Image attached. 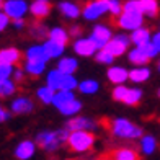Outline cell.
Returning <instances> with one entry per match:
<instances>
[{
  "label": "cell",
  "mask_w": 160,
  "mask_h": 160,
  "mask_svg": "<svg viewBox=\"0 0 160 160\" xmlns=\"http://www.w3.org/2000/svg\"><path fill=\"white\" fill-rule=\"evenodd\" d=\"M70 131L67 128H61V129H44L39 131L36 134L34 141L38 144V147L44 152H49V154H54L57 152L62 145H67V139H69Z\"/></svg>",
  "instance_id": "1"
},
{
  "label": "cell",
  "mask_w": 160,
  "mask_h": 160,
  "mask_svg": "<svg viewBox=\"0 0 160 160\" xmlns=\"http://www.w3.org/2000/svg\"><path fill=\"white\" fill-rule=\"evenodd\" d=\"M108 131L110 134L118 141H139L144 136V131L141 126L134 124L132 121H129L128 118H113L108 122Z\"/></svg>",
  "instance_id": "2"
},
{
  "label": "cell",
  "mask_w": 160,
  "mask_h": 160,
  "mask_svg": "<svg viewBox=\"0 0 160 160\" xmlns=\"http://www.w3.org/2000/svg\"><path fill=\"white\" fill-rule=\"evenodd\" d=\"M97 137L92 131H70L67 147L75 154H87L95 147Z\"/></svg>",
  "instance_id": "3"
},
{
  "label": "cell",
  "mask_w": 160,
  "mask_h": 160,
  "mask_svg": "<svg viewBox=\"0 0 160 160\" xmlns=\"http://www.w3.org/2000/svg\"><path fill=\"white\" fill-rule=\"evenodd\" d=\"M144 13L141 12H122L119 17L114 18V25L122 31H134L144 26Z\"/></svg>",
  "instance_id": "4"
},
{
  "label": "cell",
  "mask_w": 160,
  "mask_h": 160,
  "mask_svg": "<svg viewBox=\"0 0 160 160\" xmlns=\"http://www.w3.org/2000/svg\"><path fill=\"white\" fill-rule=\"evenodd\" d=\"M105 13H110V0H90L82 8V17L88 21H97Z\"/></svg>",
  "instance_id": "5"
},
{
  "label": "cell",
  "mask_w": 160,
  "mask_h": 160,
  "mask_svg": "<svg viewBox=\"0 0 160 160\" xmlns=\"http://www.w3.org/2000/svg\"><path fill=\"white\" fill-rule=\"evenodd\" d=\"M72 49L74 52L80 57H95V54L98 52V46L90 36H80V38L74 39L72 42Z\"/></svg>",
  "instance_id": "6"
},
{
  "label": "cell",
  "mask_w": 160,
  "mask_h": 160,
  "mask_svg": "<svg viewBox=\"0 0 160 160\" xmlns=\"http://www.w3.org/2000/svg\"><path fill=\"white\" fill-rule=\"evenodd\" d=\"M131 44H132V42H131V36L119 33V34H114L113 38L110 39V42L106 44L105 49L110 51L114 57H121V56H126L129 52V46Z\"/></svg>",
  "instance_id": "7"
},
{
  "label": "cell",
  "mask_w": 160,
  "mask_h": 160,
  "mask_svg": "<svg viewBox=\"0 0 160 160\" xmlns=\"http://www.w3.org/2000/svg\"><path fill=\"white\" fill-rule=\"evenodd\" d=\"M2 12H5L12 20H20L30 12V5L26 0H5L2 2Z\"/></svg>",
  "instance_id": "8"
},
{
  "label": "cell",
  "mask_w": 160,
  "mask_h": 160,
  "mask_svg": "<svg viewBox=\"0 0 160 160\" xmlns=\"http://www.w3.org/2000/svg\"><path fill=\"white\" fill-rule=\"evenodd\" d=\"M113 30L110 25H105V23H97L93 26V30L90 33V38L97 42L98 49H103L106 48V44L110 42V39L113 38Z\"/></svg>",
  "instance_id": "9"
},
{
  "label": "cell",
  "mask_w": 160,
  "mask_h": 160,
  "mask_svg": "<svg viewBox=\"0 0 160 160\" xmlns=\"http://www.w3.org/2000/svg\"><path fill=\"white\" fill-rule=\"evenodd\" d=\"M65 128L69 131H95L98 129V122L95 119L88 118V116H74V118H69V121L65 122Z\"/></svg>",
  "instance_id": "10"
},
{
  "label": "cell",
  "mask_w": 160,
  "mask_h": 160,
  "mask_svg": "<svg viewBox=\"0 0 160 160\" xmlns=\"http://www.w3.org/2000/svg\"><path fill=\"white\" fill-rule=\"evenodd\" d=\"M8 108H10V111L13 114H17V116L30 114L34 110V101H33V98L26 97V95H20V97H15L12 100V103H10Z\"/></svg>",
  "instance_id": "11"
},
{
  "label": "cell",
  "mask_w": 160,
  "mask_h": 160,
  "mask_svg": "<svg viewBox=\"0 0 160 160\" xmlns=\"http://www.w3.org/2000/svg\"><path fill=\"white\" fill-rule=\"evenodd\" d=\"M139 155H141L139 149L122 145V147H116L114 150L108 152L105 155V160H139Z\"/></svg>",
  "instance_id": "12"
},
{
  "label": "cell",
  "mask_w": 160,
  "mask_h": 160,
  "mask_svg": "<svg viewBox=\"0 0 160 160\" xmlns=\"http://www.w3.org/2000/svg\"><path fill=\"white\" fill-rule=\"evenodd\" d=\"M36 149H39L38 144H36V141L23 139V141H20L15 145V149H13V155H15V158H18V160H30L36 154Z\"/></svg>",
  "instance_id": "13"
},
{
  "label": "cell",
  "mask_w": 160,
  "mask_h": 160,
  "mask_svg": "<svg viewBox=\"0 0 160 160\" xmlns=\"http://www.w3.org/2000/svg\"><path fill=\"white\" fill-rule=\"evenodd\" d=\"M106 77L113 85H124L126 82H129V70L122 65H110Z\"/></svg>",
  "instance_id": "14"
},
{
  "label": "cell",
  "mask_w": 160,
  "mask_h": 160,
  "mask_svg": "<svg viewBox=\"0 0 160 160\" xmlns=\"http://www.w3.org/2000/svg\"><path fill=\"white\" fill-rule=\"evenodd\" d=\"M21 67L25 69L26 75L28 77H33V78H38L41 75H44V72L48 69V62L44 61H31V59H25L23 65Z\"/></svg>",
  "instance_id": "15"
},
{
  "label": "cell",
  "mask_w": 160,
  "mask_h": 160,
  "mask_svg": "<svg viewBox=\"0 0 160 160\" xmlns=\"http://www.w3.org/2000/svg\"><path fill=\"white\" fill-rule=\"evenodd\" d=\"M157 147H158V142L152 134H144L141 139L137 141V149H139L141 155H144V157L152 155L157 150Z\"/></svg>",
  "instance_id": "16"
},
{
  "label": "cell",
  "mask_w": 160,
  "mask_h": 160,
  "mask_svg": "<svg viewBox=\"0 0 160 160\" xmlns=\"http://www.w3.org/2000/svg\"><path fill=\"white\" fill-rule=\"evenodd\" d=\"M126 57H128L129 64H132L134 67H137V65H147L152 61L141 46H132L129 49V52L126 54Z\"/></svg>",
  "instance_id": "17"
},
{
  "label": "cell",
  "mask_w": 160,
  "mask_h": 160,
  "mask_svg": "<svg viewBox=\"0 0 160 160\" xmlns=\"http://www.w3.org/2000/svg\"><path fill=\"white\" fill-rule=\"evenodd\" d=\"M57 8H59L61 15L67 20H75L82 15V8H80V5L75 3V2H69V0H64L57 5Z\"/></svg>",
  "instance_id": "18"
},
{
  "label": "cell",
  "mask_w": 160,
  "mask_h": 160,
  "mask_svg": "<svg viewBox=\"0 0 160 160\" xmlns=\"http://www.w3.org/2000/svg\"><path fill=\"white\" fill-rule=\"evenodd\" d=\"M25 57V54L20 52V49L17 48H3L0 51V64H8V65H17L21 59Z\"/></svg>",
  "instance_id": "19"
},
{
  "label": "cell",
  "mask_w": 160,
  "mask_h": 160,
  "mask_svg": "<svg viewBox=\"0 0 160 160\" xmlns=\"http://www.w3.org/2000/svg\"><path fill=\"white\" fill-rule=\"evenodd\" d=\"M152 75V70L149 65H137L134 69H129V82H132L136 85L147 82Z\"/></svg>",
  "instance_id": "20"
},
{
  "label": "cell",
  "mask_w": 160,
  "mask_h": 160,
  "mask_svg": "<svg viewBox=\"0 0 160 160\" xmlns=\"http://www.w3.org/2000/svg\"><path fill=\"white\" fill-rule=\"evenodd\" d=\"M25 59H31V61H44L49 62L51 57L48 56V51L44 48V44H33L25 51Z\"/></svg>",
  "instance_id": "21"
},
{
  "label": "cell",
  "mask_w": 160,
  "mask_h": 160,
  "mask_svg": "<svg viewBox=\"0 0 160 160\" xmlns=\"http://www.w3.org/2000/svg\"><path fill=\"white\" fill-rule=\"evenodd\" d=\"M30 13L36 20H44L51 13L49 0H34V2L30 5Z\"/></svg>",
  "instance_id": "22"
},
{
  "label": "cell",
  "mask_w": 160,
  "mask_h": 160,
  "mask_svg": "<svg viewBox=\"0 0 160 160\" xmlns=\"http://www.w3.org/2000/svg\"><path fill=\"white\" fill-rule=\"evenodd\" d=\"M152 33L149 28H145V26H141V28H137V30L134 31H131V42H132V46H142L145 44V42H150L152 41Z\"/></svg>",
  "instance_id": "23"
},
{
  "label": "cell",
  "mask_w": 160,
  "mask_h": 160,
  "mask_svg": "<svg viewBox=\"0 0 160 160\" xmlns=\"http://www.w3.org/2000/svg\"><path fill=\"white\" fill-rule=\"evenodd\" d=\"M57 69H59L62 74H75L78 69V61L75 57L70 56H62L61 59H57Z\"/></svg>",
  "instance_id": "24"
},
{
  "label": "cell",
  "mask_w": 160,
  "mask_h": 160,
  "mask_svg": "<svg viewBox=\"0 0 160 160\" xmlns=\"http://www.w3.org/2000/svg\"><path fill=\"white\" fill-rule=\"evenodd\" d=\"M36 98H38V101L41 105H52V100H54V95H56V90L51 88L49 85H41L36 88Z\"/></svg>",
  "instance_id": "25"
},
{
  "label": "cell",
  "mask_w": 160,
  "mask_h": 160,
  "mask_svg": "<svg viewBox=\"0 0 160 160\" xmlns=\"http://www.w3.org/2000/svg\"><path fill=\"white\" fill-rule=\"evenodd\" d=\"M42 44H44L46 51H48V56L51 59H61L64 56V51H65V44H61V42L57 41H52V39H46L42 41Z\"/></svg>",
  "instance_id": "26"
},
{
  "label": "cell",
  "mask_w": 160,
  "mask_h": 160,
  "mask_svg": "<svg viewBox=\"0 0 160 160\" xmlns=\"http://www.w3.org/2000/svg\"><path fill=\"white\" fill-rule=\"evenodd\" d=\"M74 98H77L74 92H70V90H57L56 95H54V100H52V106L59 111L64 105H67L69 101H72Z\"/></svg>",
  "instance_id": "27"
},
{
  "label": "cell",
  "mask_w": 160,
  "mask_h": 160,
  "mask_svg": "<svg viewBox=\"0 0 160 160\" xmlns=\"http://www.w3.org/2000/svg\"><path fill=\"white\" fill-rule=\"evenodd\" d=\"M139 3H141V10L145 18L158 17V12H160L158 0H139Z\"/></svg>",
  "instance_id": "28"
},
{
  "label": "cell",
  "mask_w": 160,
  "mask_h": 160,
  "mask_svg": "<svg viewBox=\"0 0 160 160\" xmlns=\"http://www.w3.org/2000/svg\"><path fill=\"white\" fill-rule=\"evenodd\" d=\"M82 101H80L78 98H74L72 101H69L67 105H64L61 110H59V113L62 114V116H65V118H74V116H78L80 114V111H82Z\"/></svg>",
  "instance_id": "29"
},
{
  "label": "cell",
  "mask_w": 160,
  "mask_h": 160,
  "mask_svg": "<svg viewBox=\"0 0 160 160\" xmlns=\"http://www.w3.org/2000/svg\"><path fill=\"white\" fill-rule=\"evenodd\" d=\"M30 34L36 41H46L49 38V30L44 26V23H41V20H36L30 26Z\"/></svg>",
  "instance_id": "30"
},
{
  "label": "cell",
  "mask_w": 160,
  "mask_h": 160,
  "mask_svg": "<svg viewBox=\"0 0 160 160\" xmlns=\"http://www.w3.org/2000/svg\"><path fill=\"white\" fill-rule=\"evenodd\" d=\"M62 72L59 70V69H51V70H48L46 72V85H49L51 88H54L56 92L57 90H61V82H62Z\"/></svg>",
  "instance_id": "31"
},
{
  "label": "cell",
  "mask_w": 160,
  "mask_h": 160,
  "mask_svg": "<svg viewBox=\"0 0 160 160\" xmlns=\"http://www.w3.org/2000/svg\"><path fill=\"white\" fill-rule=\"evenodd\" d=\"M49 39L57 41V42H61V44L67 46V42H69V39H70L69 30H65V28H62V26L51 28V30H49Z\"/></svg>",
  "instance_id": "32"
},
{
  "label": "cell",
  "mask_w": 160,
  "mask_h": 160,
  "mask_svg": "<svg viewBox=\"0 0 160 160\" xmlns=\"http://www.w3.org/2000/svg\"><path fill=\"white\" fill-rule=\"evenodd\" d=\"M78 93L80 95H95V93L100 90V83L93 78H87V80H82L78 83Z\"/></svg>",
  "instance_id": "33"
},
{
  "label": "cell",
  "mask_w": 160,
  "mask_h": 160,
  "mask_svg": "<svg viewBox=\"0 0 160 160\" xmlns=\"http://www.w3.org/2000/svg\"><path fill=\"white\" fill-rule=\"evenodd\" d=\"M142 97H144V92L139 88V87H129V90L126 93V98H124L122 103L128 105V106H136V105L141 103Z\"/></svg>",
  "instance_id": "34"
},
{
  "label": "cell",
  "mask_w": 160,
  "mask_h": 160,
  "mask_svg": "<svg viewBox=\"0 0 160 160\" xmlns=\"http://www.w3.org/2000/svg\"><path fill=\"white\" fill-rule=\"evenodd\" d=\"M17 88H18V83L13 78L0 80V97L2 98H10L12 95H15Z\"/></svg>",
  "instance_id": "35"
},
{
  "label": "cell",
  "mask_w": 160,
  "mask_h": 160,
  "mask_svg": "<svg viewBox=\"0 0 160 160\" xmlns=\"http://www.w3.org/2000/svg\"><path fill=\"white\" fill-rule=\"evenodd\" d=\"M80 80H77L75 74H64L62 75V82H61V90H70L75 92L78 88Z\"/></svg>",
  "instance_id": "36"
},
{
  "label": "cell",
  "mask_w": 160,
  "mask_h": 160,
  "mask_svg": "<svg viewBox=\"0 0 160 160\" xmlns=\"http://www.w3.org/2000/svg\"><path fill=\"white\" fill-rule=\"evenodd\" d=\"M95 59H97L98 64H103V65H108V67H110V65H113V62H114L116 57H114L108 49L103 48V49H98V52L95 54Z\"/></svg>",
  "instance_id": "37"
},
{
  "label": "cell",
  "mask_w": 160,
  "mask_h": 160,
  "mask_svg": "<svg viewBox=\"0 0 160 160\" xmlns=\"http://www.w3.org/2000/svg\"><path fill=\"white\" fill-rule=\"evenodd\" d=\"M128 90H129V87L124 83V85H114L113 87V90H111V97H113V100L114 101H124V98H126V93H128Z\"/></svg>",
  "instance_id": "38"
},
{
  "label": "cell",
  "mask_w": 160,
  "mask_h": 160,
  "mask_svg": "<svg viewBox=\"0 0 160 160\" xmlns=\"http://www.w3.org/2000/svg\"><path fill=\"white\" fill-rule=\"evenodd\" d=\"M15 65H8V64H0V80H7V78H13L15 74Z\"/></svg>",
  "instance_id": "39"
},
{
  "label": "cell",
  "mask_w": 160,
  "mask_h": 160,
  "mask_svg": "<svg viewBox=\"0 0 160 160\" xmlns=\"http://www.w3.org/2000/svg\"><path fill=\"white\" fill-rule=\"evenodd\" d=\"M122 3L121 0H110V15H113L114 18L119 17L122 13Z\"/></svg>",
  "instance_id": "40"
},
{
  "label": "cell",
  "mask_w": 160,
  "mask_h": 160,
  "mask_svg": "<svg viewBox=\"0 0 160 160\" xmlns=\"http://www.w3.org/2000/svg\"><path fill=\"white\" fill-rule=\"evenodd\" d=\"M122 12H141V3L139 0H126L124 5H122Z\"/></svg>",
  "instance_id": "41"
},
{
  "label": "cell",
  "mask_w": 160,
  "mask_h": 160,
  "mask_svg": "<svg viewBox=\"0 0 160 160\" xmlns=\"http://www.w3.org/2000/svg\"><path fill=\"white\" fill-rule=\"evenodd\" d=\"M10 23H12V18L7 15L5 12L0 13V31H5V30H7V26H8Z\"/></svg>",
  "instance_id": "42"
},
{
  "label": "cell",
  "mask_w": 160,
  "mask_h": 160,
  "mask_svg": "<svg viewBox=\"0 0 160 160\" xmlns=\"http://www.w3.org/2000/svg\"><path fill=\"white\" fill-rule=\"evenodd\" d=\"M25 77H26V72H25V69L23 67H17L15 69V74H13V80H15L17 83H21L25 80Z\"/></svg>",
  "instance_id": "43"
},
{
  "label": "cell",
  "mask_w": 160,
  "mask_h": 160,
  "mask_svg": "<svg viewBox=\"0 0 160 160\" xmlns=\"http://www.w3.org/2000/svg\"><path fill=\"white\" fill-rule=\"evenodd\" d=\"M69 34H70V38H72V39H77V38H80V36H82V28H80L78 25L70 26Z\"/></svg>",
  "instance_id": "44"
},
{
  "label": "cell",
  "mask_w": 160,
  "mask_h": 160,
  "mask_svg": "<svg viewBox=\"0 0 160 160\" xmlns=\"http://www.w3.org/2000/svg\"><path fill=\"white\" fill-rule=\"evenodd\" d=\"M12 114H13V113L10 111V108H0V121H2V122L8 121Z\"/></svg>",
  "instance_id": "45"
},
{
  "label": "cell",
  "mask_w": 160,
  "mask_h": 160,
  "mask_svg": "<svg viewBox=\"0 0 160 160\" xmlns=\"http://www.w3.org/2000/svg\"><path fill=\"white\" fill-rule=\"evenodd\" d=\"M152 44L155 46V49L158 51V54H160V30L152 34Z\"/></svg>",
  "instance_id": "46"
},
{
  "label": "cell",
  "mask_w": 160,
  "mask_h": 160,
  "mask_svg": "<svg viewBox=\"0 0 160 160\" xmlns=\"http://www.w3.org/2000/svg\"><path fill=\"white\" fill-rule=\"evenodd\" d=\"M12 25L15 30H23L26 23H25V18H20V20H12Z\"/></svg>",
  "instance_id": "47"
},
{
  "label": "cell",
  "mask_w": 160,
  "mask_h": 160,
  "mask_svg": "<svg viewBox=\"0 0 160 160\" xmlns=\"http://www.w3.org/2000/svg\"><path fill=\"white\" fill-rule=\"evenodd\" d=\"M157 69H158V72H160V59L157 61Z\"/></svg>",
  "instance_id": "48"
},
{
  "label": "cell",
  "mask_w": 160,
  "mask_h": 160,
  "mask_svg": "<svg viewBox=\"0 0 160 160\" xmlns=\"http://www.w3.org/2000/svg\"><path fill=\"white\" fill-rule=\"evenodd\" d=\"M157 95H158V98H160V88H158V92H157Z\"/></svg>",
  "instance_id": "49"
},
{
  "label": "cell",
  "mask_w": 160,
  "mask_h": 160,
  "mask_svg": "<svg viewBox=\"0 0 160 160\" xmlns=\"http://www.w3.org/2000/svg\"><path fill=\"white\" fill-rule=\"evenodd\" d=\"M158 30H160V25H158Z\"/></svg>",
  "instance_id": "50"
}]
</instances>
